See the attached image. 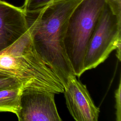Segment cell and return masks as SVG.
<instances>
[{"label": "cell", "mask_w": 121, "mask_h": 121, "mask_svg": "<svg viewBox=\"0 0 121 121\" xmlns=\"http://www.w3.org/2000/svg\"><path fill=\"white\" fill-rule=\"evenodd\" d=\"M82 0L52 1L40 9L25 13L34 46L64 87L75 76L67 56L64 38L69 17Z\"/></svg>", "instance_id": "obj_1"}, {"label": "cell", "mask_w": 121, "mask_h": 121, "mask_svg": "<svg viewBox=\"0 0 121 121\" xmlns=\"http://www.w3.org/2000/svg\"><path fill=\"white\" fill-rule=\"evenodd\" d=\"M0 72L18 81L23 88L63 93L64 86L36 50L28 29L0 52Z\"/></svg>", "instance_id": "obj_2"}, {"label": "cell", "mask_w": 121, "mask_h": 121, "mask_svg": "<svg viewBox=\"0 0 121 121\" xmlns=\"http://www.w3.org/2000/svg\"><path fill=\"white\" fill-rule=\"evenodd\" d=\"M106 0H82L69 19L64 38L65 52L75 75L84 73L83 61L91 36Z\"/></svg>", "instance_id": "obj_3"}, {"label": "cell", "mask_w": 121, "mask_h": 121, "mask_svg": "<svg viewBox=\"0 0 121 121\" xmlns=\"http://www.w3.org/2000/svg\"><path fill=\"white\" fill-rule=\"evenodd\" d=\"M121 46V21L106 4L89 39L83 61V71L95 68L111 52Z\"/></svg>", "instance_id": "obj_4"}, {"label": "cell", "mask_w": 121, "mask_h": 121, "mask_svg": "<svg viewBox=\"0 0 121 121\" xmlns=\"http://www.w3.org/2000/svg\"><path fill=\"white\" fill-rule=\"evenodd\" d=\"M54 93L42 89L23 88L16 115L19 121H60L54 100Z\"/></svg>", "instance_id": "obj_5"}, {"label": "cell", "mask_w": 121, "mask_h": 121, "mask_svg": "<svg viewBox=\"0 0 121 121\" xmlns=\"http://www.w3.org/2000/svg\"><path fill=\"white\" fill-rule=\"evenodd\" d=\"M63 93L67 108L75 120H98L99 108L94 104L86 85L77 79L76 76L69 77Z\"/></svg>", "instance_id": "obj_6"}, {"label": "cell", "mask_w": 121, "mask_h": 121, "mask_svg": "<svg viewBox=\"0 0 121 121\" xmlns=\"http://www.w3.org/2000/svg\"><path fill=\"white\" fill-rule=\"evenodd\" d=\"M27 29L22 8L0 0V52L17 41Z\"/></svg>", "instance_id": "obj_7"}, {"label": "cell", "mask_w": 121, "mask_h": 121, "mask_svg": "<svg viewBox=\"0 0 121 121\" xmlns=\"http://www.w3.org/2000/svg\"><path fill=\"white\" fill-rule=\"evenodd\" d=\"M23 88V86L20 85L0 89V112H11L17 114Z\"/></svg>", "instance_id": "obj_8"}, {"label": "cell", "mask_w": 121, "mask_h": 121, "mask_svg": "<svg viewBox=\"0 0 121 121\" xmlns=\"http://www.w3.org/2000/svg\"><path fill=\"white\" fill-rule=\"evenodd\" d=\"M53 0H25L22 8L25 13L37 11L51 3Z\"/></svg>", "instance_id": "obj_9"}, {"label": "cell", "mask_w": 121, "mask_h": 121, "mask_svg": "<svg viewBox=\"0 0 121 121\" xmlns=\"http://www.w3.org/2000/svg\"><path fill=\"white\" fill-rule=\"evenodd\" d=\"M106 4L112 13L121 21V0H106Z\"/></svg>", "instance_id": "obj_10"}, {"label": "cell", "mask_w": 121, "mask_h": 121, "mask_svg": "<svg viewBox=\"0 0 121 121\" xmlns=\"http://www.w3.org/2000/svg\"><path fill=\"white\" fill-rule=\"evenodd\" d=\"M121 79L119 80V83L118 88L115 91V109H116V120L117 121H121Z\"/></svg>", "instance_id": "obj_11"}, {"label": "cell", "mask_w": 121, "mask_h": 121, "mask_svg": "<svg viewBox=\"0 0 121 121\" xmlns=\"http://www.w3.org/2000/svg\"><path fill=\"white\" fill-rule=\"evenodd\" d=\"M20 85L22 86L18 81L13 78L6 75L0 76V89L10 86Z\"/></svg>", "instance_id": "obj_12"}, {"label": "cell", "mask_w": 121, "mask_h": 121, "mask_svg": "<svg viewBox=\"0 0 121 121\" xmlns=\"http://www.w3.org/2000/svg\"><path fill=\"white\" fill-rule=\"evenodd\" d=\"M1 75H5V74H4L1 73L0 72V76H1ZM6 76H7V75H6Z\"/></svg>", "instance_id": "obj_13"}, {"label": "cell", "mask_w": 121, "mask_h": 121, "mask_svg": "<svg viewBox=\"0 0 121 121\" xmlns=\"http://www.w3.org/2000/svg\"><path fill=\"white\" fill-rule=\"evenodd\" d=\"M57 0H53V1H57Z\"/></svg>", "instance_id": "obj_14"}]
</instances>
